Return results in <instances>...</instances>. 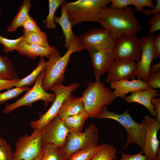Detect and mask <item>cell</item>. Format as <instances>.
Returning <instances> with one entry per match:
<instances>
[{
	"mask_svg": "<svg viewBox=\"0 0 160 160\" xmlns=\"http://www.w3.org/2000/svg\"><path fill=\"white\" fill-rule=\"evenodd\" d=\"M114 39L125 35H135L141 29L140 23L132 8L119 10L110 6L103 10L99 22Z\"/></svg>",
	"mask_w": 160,
	"mask_h": 160,
	"instance_id": "1",
	"label": "cell"
},
{
	"mask_svg": "<svg viewBox=\"0 0 160 160\" xmlns=\"http://www.w3.org/2000/svg\"><path fill=\"white\" fill-rule=\"evenodd\" d=\"M84 49L79 36L75 35L65 54L61 56L58 51L52 54L47 62L42 86L46 91L52 85L62 83L64 80L65 71L71 59V55Z\"/></svg>",
	"mask_w": 160,
	"mask_h": 160,
	"instance_id": "2",
	"label": "cell"
},
{
	"mask_svg": "<svg viewBox=\"0 0 160 160\" xmlns=\"http://www.w3.org/2000/svg\"><path fill=\"white\" fill-rule=\"evenodd\" d=\"M89 118L96 117L116 98L113 91L100 81L89 83L81 96Z\"/></svg>",
	"mask_w": 160,
	"mask_h": 160,
	"instance_id": "3",
	"label": "cell"
},
{
	"mask_svg": "<svg viewBox=\"0 0 160 160\" xmlns=\"http://www.w3.org/2000/svg\"><path fill=\"white\" fill-rule=\"evenodd\" d=\"M110 0H78L64 3L72 26L82 22L99 23L103 9Z\"/></svg>",
	"mask_w": 160,
	"mask_h": 160,
	"instance_id": "4",
	"label": "cell"
},
{
	"mask_svg": "<svg viewBox=\"0 0 160 160\" xmlns=\"http://www.w3.org/2000/svg\"><path fill=\"white\" fill-rule=\"evenodd\" d=\"M129 111L126 110L120 114L109 111L108 107L104 108L97 115L98 119H108L120 123L125 129L127 134L126 143L123 150L132 143L138 145L142 149L145 143L146 129L143 122H137L134 120Z\"/></svg>",
	"mask_w": 160,
	"mask_h": 160,
	"instance_id": "5",
	"label": "cell"
},
{
	"mask_svg": "<svg viewBox=\"0 0 160 160\" xmlns=\"http://www.w3.org/2000/svg\"><path fill=\"white\" fill-rule=\"evenodd\" d=\"M81 85L79 83L73 82L68 86L63 85L62 83L52 85L49 90L54 92L55 96L52 105L45 113L41 115L38 120L30 122L31 127L33 129H42L57 116L65 100Z\"/></svg>",
	"mask_w": 160,
	"mask_h": 160,
	"instance_id": "6",
	"label": "cell"
},
{
	"mask_svg": "<svg viewBox=\"0 0 160 160\" xmlns=\"http://www.w3.org/2000/svg\"><path fill=\"white\" fill-rule=\"evenodd\" d=\"M42 134V129H35L30 136L25 134L20 137L15 144L12 160H34L41 155Z\"/></svg>",
	"mask_w": 160,
	"mask_h": 160,
	"instance_id": "7",
	"label": "cell"
},
{
	"mask_svg": "<svg viewBox=\"0 0 160 160\" xmlns=\"http://www.w3.org/2000/svg\"><path fill=\"white\" fill-rule=\"evenodd\" d=\"M99 133L94 123H91L83 132L70 131L64 145L61 148L68 159L76 152L92 145H98Z\"/></svg>",
	"mask_w": 160,
	"mask_h": 160,
	"instance_id": "8",
	"label": "cell"
},
{
	"mask_svg": "<svg viewBox=\"0 0 160 160\" xmlns=\"http://www.w3.org/2000/svg\"><path fill=\"white\" fill-rule=\"evenodd\" d=\"M45 70L37 78L33 87L28 90L23 96L15 102L6 105L3 110L4 114L9 113L17 108L22 106H32L34 102L42 100L45 107H48L50 102H53L55 95L47 92L42 86V81L45 75Z\"/></svg>",
	"mask_w": 160,
	"mask_h": 160,
	"instance_id": "9",
	"label": "cell"
},
{
	"mask_svg": "<svg viewBox=\"0 0 160 160\" xmlns=\"http://www.w3.org/2000/svg\"><path fill=\"white\" fill-rule=\"evenodd\" d=\"M114 60H126L138 62L141 57V40L136 35H125L115 41L113 49Z\"/></svg>",
	"mask_w": 160,
	"mask_h": 160,
	"instance_id": "10",
	"label": "cell"
},
{
	"mask_svg": "<svg viewBox=\"0 0 160 160\" xmlns=\"http://www.w3.org/2000/svg\"><path fill=\"white\" fill-rule=\"evenodd\" d=\"M146 129L144 147L143 153L149 160H160L159 141L157 138V132L160 128V123L156 118L145 115L142 121Z\"/></svg>",
	"mask_w": 160,
	"mask_h": 160,
	"instance_id": "11",
	"label": "cell"
},
{
	"mask_svg": "<svg viewBox=\"0 0 160 160\" xmlns=\"http://www.w3.org/2000/svg\"><path fill=\"white\" fill-rule=\"evenodd\" d=\"M84 49L92 48L113 49L115 41L110 33L103 28H94L79 36Z\"/></svg>",
	"mask_w": 160,
	"mask_h": 160,
	"instance_id": "12",
	"label": "cell"
},
{
	"mask_svg": "<svg viewBox=\"0 0 160 160\" xmlns=\"http://www.w3.org/2000/svg\"><path fill=\"white\" fill-rule=\"evenodd\" d=\"M43 146L51 145L61 148L64 145L69 130L57 115L42 129Z\"/></svg>",
	"mask_w": 160,
	"mask_h": 160,
	"instance_id": "13",
	"label": "cell"
},
{
	"mask_svg": "<svg viewBox=\"0 0 160 160\" xmlns=\"http://www.w3.org/2000/svg\"><path fill=\"white\" fill-rule=\"evenodd\" d=\"M155 37L153 34L143 36L140 39L142 51L140 58L136 63V77L145 82L150 74V68L153 60L155 58L153 47Z\"/></svg>",
	"mask_w": 160,
	"mask_h": 160,
	"instance_id": "14",
	"label": "cell"
},
{
	"mask_svg": "<svg viewBox=\"0 0 160 160\" xmlns=\"http://www.w3.org/2000/svg\"><path fill=\"white\" fill-rule=\"evenodd\" d=\"M89 52L96 81H100L101 76L111 67L114 61L113 49L90 48Z\"/></svg>",
	"mask_w": 160,
	"mask_h": 160,
	"instance_id": "15",
	"label": "cell"
},
{
	"mask_svg": "<svg viewBox=\"0 0 160 160\" xmlns=\"http://www.w3.org/2000/svg\"><path fill=\"white\" fill-rule=\"evenodd\" d=\"M136 63L126 60H114L108 71L106 83L122 80L135 79Z\"/></svg>",
	"mask_w": 160,
	"mask_h": 160,
	"instance_id": "16",
	"label": "cell"
},
{
	"mask_svg": "<svg viewBox=\"0 0 160 160\" xmlns=\"http://www.w3.org/2000/svg\"><path fill=\"white\" fill-rule=\"evenodd\" d=\"M109 83L110 87L114 89L113 92L115 97H120L124 99L127 96L126 95L129 93L150 88L145 82L139 79L122 80Z\"/></svg>",
	"mask_w": 160,
	"mask_h": 160,
	"instance_id": "17",
	"label": "cell"
},
{
	"mask_svg": "<svg viewBox=\"0 0 160 160\" xmlns=\"http://www.w3.org/2000/svg\"><path fill=\"white\" fill-rule=\"evenodd\" d=\"M159 90L150 87L149 88L137 91L131 93V95L127 96L124 99V101L128 103H136L145 107L151 115L156 117V114L154 107L151 101L153 98L160 96Z\"/></svg>",
	"mask_w": 160,
	"mask_h": 160,
	"instance_id": "18",
	"label": "cell"
},
{
	"mask_svg": "<svg viewBox=\"0 0 160 160\" xmlns=\"http://www.w3.org/2000/svg\"><path fill=\"white\" fill-rule=\"evenodd\" d=\"M16 50L22 55L32 59H35L39 56L49 58L52 54L58 51L53 46L49 48H45L23 41L20 43Z\"/></svg>",
	"mask_w": 160,
	"mask_h": 160,
	"instance_id": "19",
	"label": "cell"
},
{
	"mask_svg": "<svg viewBox=\"0 0 160 160\" xmlns=\"http://www.w3.org/2000/svg\"><path fill=\"white\" fill-rule=\"evenodd\" d=\"M81 96L76 97L71 93L64 101L58 116L60 117L71 116L84 111Z\"/></svg>",
	"mask_w": 160,
	"mask_h": 160,
	"instance_id": "20",
	"label": "cell"
},
{
	"mask_svg": "<svg viewBox=\"0 0 160 160\" xmlns=\"http://www.w3.org/2000/svg\"><path fill=\"white\" fill-rule=\"evenodd\" d=\"M61 14L60 17L55 16L54 22L61 26L65 38L64 47L68 49L74 38L75 35L72 28V24L70 21L64 4L61 5Z\"/></svg>",
	"mask_w": 160,
	"mask_h": 160,
	"instance_id": "21",
	"label": "cell"
},
{
	"mask_svg": "<svg viewBox=\"0 0 160 160\" xmlns=\"http://www.w3.org/2000/svg\"><path fill=\"white\" fill-rule=\"evenodd\" d=\"M89 118L84 111L74 115L60 118L70 131L81 132L85 121Z\"/></svg>",
	"mask_w": 160,
	"mask_h": 160,
	"instance_id": "22",
	"label": "cell"
},
{
	"mask_svg": "<svg viewBox=\"0 0 160 160\" xmlns=\"http://www.w3.org/2000/svg\"><path fill=\"white\" fill-rule=\"evenodd\" d=\"M31 7L29 0H24L22 3L19 9L14 17L10 25L8 27L7 30L9 32L16 31L19 27L22 26L25 20L29 14V12Z\"/></svg>",
	"mask_w": 160,
	"mask_h": 160,
	"instance_id": "23",
	"label": "cell"
},
{
	"mask_svg": "<svg viewBox=\"0 0 160 160\" xmlns=\"http://www.w3.org/2000/svg\"><path fill=\"white\" fill-rule=\"evenodd\" d=\"M47 62L43 57H41L36 67L28 75L20 79L15 85L16 87L30 86L35 82L41 73L46 68Z\"/></svg>",
	"mask_w": 160,
	"mask_h": 160,
	"instance_id": "24",
	"label": "cell"
},
{
	"mask_svg": "<svg viewBox=\"0 0 160 160\" xmlns=\"http://www.w3.org/2000/svg\"><path fill=\"white\" fill-rule=\"evenodd\" d=\"M117 150L113 145L103 143L99 147L91 160H117Z\"/></svg>",
	"mask_w": 160,
	"mask_h": 160,
	"instance_id": "25",
	"label": "cell"
},
{
	"mask_svg": "<svg viewBox=\"0 0 160 160\" xmlns=\"http://www.w3.org/2000/svg\"><path fill=\"white\" fill-rule=\"evenodd\" d=\"M18 78L9 58L0 55V79L10 80Z\"/></svg>",
	"mask_w": 160,
	"mask_h": 160,
	"instance_id": "26",
	"label": "cell"
},
{
	"mask_svg": "<svg viewBox=\"0 0 160 160\" xmlns=\"http://www.w3.org/2000/svg\"><path fill=\"white\" fill-rule=\"evenodd\" d=\"M40 160H68L61 148L51 145L43 146Z\"/></svg>",
	"mask_w": 160,
	"mask_h": 160,
	"instance_id": "27",
	"label": "cell"
},
{
	"mask_svg": "<svg viewBox=\"0 0 160 160\" xmlns=\"http://www.w3.org/2000/svg\"><path fill=\"white\" fill-rule=\"evenodd\" d=\"M23 41L27 43L38 45L45 48H49L51 46L47 40V36H44L36 33L26 31L23 29Z\"/></svg>",
	"mask_w": 160,
	"mask_h": 160,
	"instance_id": "28",
	"label": "cell"
},
{
	"mask_svg": "<svg viewBox=\"0 0 160 160\" xmlns=\"http://www.w3.org/2000/svg\"><path fill=\"white\" fill-rule=\"evenodd\" d=\"M65 0H49V12L45 20L46 28L49 29L57 27L54 21L55 14L57 8L65 3Z\"/></svg>",
	"mask_w": 160,
	"mask_h": 160,
	"instance_id": "29",
	"label": "cell"
},
{
	"mask_svg": "<svg viewBox=\"0 0 160 160\" xmlns=\"http://www.w3.org/2000/svg\"><path fill=\"white\" fill-rule=\"evenodd\" d=\"M99 146L92 145L79 150L72 155L68 160H91Z\"/></svg>",
	"mask_w": 160,
	"mask_h": 160,
	"instance_id": "30",
	"label": "cell"
},
{
	"mask_svg": "<svg viewBox=\"0 0 160 160\" xmlns=\"http://www.w3.org/2000/svg\"><path fill=\"white\" fill-rule=\"evenodd\" d=\"M30 88L27 86L9 89L4 92L0 93V104L6 101L17 97L22 92L28 91Z\"/></svg>",
	"mask_w": 160,
	"mask_h": 160,
	"instance_id": "31",
	"label": "cell"
},
{
	"mask_svg": "<svg viewBox=\"0 0 160 160\" xmlns=\"http://www.w3.org/2000/svg\"><path fill=\"white\" fill-rule=\"evenodd\" d=\"M23 40V36L17 39H12L5 38L0 35V43L4 46L3 50L5 53L12 52L16 50Z\"/></svg>",
	"mask_w": 160,
	"mask_h": 160,
	"instance_id": "32",
	"label": "cell"
},
{
	"mask_svg": "<svg viewBox=\"0 0 160 160\" xmlns=\"http://www.w3.org/2000/svg\"><path fill=\"white\" fill-rule=\"evenodd\" d=\"M22 26L23 27V29L26 31L33 32L43 36H47L46 33L41 30L36 22L29 15H28Z\"/></svg>",
	"mask_w": 160,
	"mask_h": 160,
	"instance_id": "33",
	"label": "cell"
},
{
	"mask_svg": "<svg viewBox=\"0 0 160 160\" xmlns=\"http://www.w3.org/2000/svg\"><path fill=\"white\" fill-rule=\"evenodd\" d=\"M148 25H151L148 32V35L153 34L155 32L160 30V12L155 13L150 18Z\"/></svg>",
	"mask_w": 160,
	"mask_h": 160,
	"instance_id": "34",
	"label": "cell"
},
{
	"mask_svg": "<svg viewBox=\"0 0 160 160\" xmlns=\"http://www.w3.org/2000/svg\"><path fill=\"white\" fill-rule=\"evenodd\" d=\"M145 82L150 87L156 89L160 88V71L150 73Z\"/></svg>",
	"mask_w": 160,
	"mask_h": 160,
	"instance_id": "35",
	"label": "cell"
},
{
	"mask_svg": "<svg viewBox=\"0 0 160 160\" xmlns=\"http://www.w3.org/2000/svg\"><path fill=\"white\" fill-rule=\"evenodd\" d=\"M13 153L10 145H0V160H12Z\"/></svg>",
	"mask_w": 160,
	"mask_h": 160,
	"instance_id": "36",
	"label": "cell"
},
{
	"mask_svg": "<svg viewBox=\"0 0 160 160\" xmlns=\"http://www.w3.org/2000/svg\"><path fill=\"white\" fill-rule=\"evenodd\" d=\"M137 11L143 12V7H148L153 9L155 6L151 0H132Z\"/></svg>",
	"mask_w": 160,
	"mask_h": 160,
	"instance_id": "37",
	"label": "cell"
},
{
	"mask_svg": "<svg viewBox=\"0 0 160 160\" xmlns=\"http://www.w3.org/2000/svg\"><path fill=\"white\" fill-rule=\"evenodd\" d=\"M111 7L119 10H123L133 5L132 0H111Z\"/></svg>",
	"mask_w": 160,
	"mask_h": 160,
	"instance_id": "38",
	"label": "cell"
},
{
	"mask_svg": "<svg viewBox=\"0 0 160 160\" xmlns=\"http://www.w3.org/2000/svg\"><path fill=\"white\" fill-rule=\"evenodd\" d=\"M142 154V151L133 155L122 153L121 158L118 160H149L145 155Z\"/></svg>",
	"mask_w": 160,
	"mask_h": 160,
	"instance_id": "39",
	"label": "cell"
},
{
	"mask_svg": "<svg viewBox=\"0 0 160 160\" xmlns=\"http://www.w3.org/2000/svg\"><path fill=\"white\" fill-rule=\"evenodd\" d=\"M20 79L6 80L0 79V92L3 90L11 89L15 87Z\"/></svg>",
	"mask_w": 160,
	"mask_h": 160,
	"instance_id": "40",
	"label": "cell"
},
{
	"mask_svg": "<svg viewBox=\"0 0 160 160\" xmlns=\"http://www.w3.org/2000/svg\"><path fill=\"white\" fill-rule=\"evenodd\" d=\"M151 102L154 107V109L156 114V120L159 123H160V98H153Z\"/></svg>",
	"mask_w": 160,
	"mask_h": 160,
	"instance_id": "41",
	"label": "cell"
},
{
	"mask_svg": "<svg viewBox=\"0 0 160 160\" xmlns=\"http://www.w3.org/2000/svg\"><path fill=\"white\" fill-rule=\"evenodd\" d=\"M153 47L155 53V58L160 57V34L155 37L153 42Z\"/></svg>",
	"mask_w": 160,
	"mask_h": 160,
	"instance_id": "42",
	"label": "cell"
},
{
	"mask_svg": "<svg viewBox=\"0 0 160 160\" xmlns=\"http://www.w3.org/2000/svg\"><path fill=\"white\" fill-rule=\"evenodd\" d=\"M160 12V0H157L154 8L151 10H144L143 14L146 16L153 15L156 13Z\"/></svg>",
	"mask_w": 160,
	"mask_h": 160,
	"instance_id": "43",
	"label": "cell"
},
{
	"mask_svg": "<svg viewBox=\"0 0 160 160\" xmlns=\"http://www.w3.org/2000/svg\"><path fill=\"white\" fill-rule=\"evenodd\" d=\"M160 62L151 65L150 68V73H153L160 71Z\"/></svg>",
	"mask_w": 160,
	"mask_h": 160,
	"instance_id": "44",
	"label": "cell"
},
{
	"mask_svg": "<svg viewBox=\"0 0 160 160\" xmlns=\"http://www.w3.org/2000/svg\"><path fill=\"white\" fill-rule=\"evenodd\" d=\"M7 143L6 141L3 138L0 137V145H4Z\"/></svg>",
	"mask_w": 160,
	"mask_h": 160,
	"instance_id": "45",
	"label": "cell"
},
{
	"mask_svg": "<svg viewBox=\"0 0 160 160\" xmlns=\"http://www.w3.org/2000/svg\"><path fill=\"white\" fill-rule=\"evenodd\" d=\"M41 154L40 155V156H39V157H37L36 158L35 160H40V158L41 156Z\"/></svg>",
	"mask_w": 160,
	"mask_h": 160,
	"instance_id": "46",
	"label": "cell"
},
{
	"mask_svg": "<svg viewBox=\"0 0 160 160\" xmlns=\"http://www.w3.org/2000/svg\"><path fill=\"white\" fill-rule=\"evenodd\" d=\"M2 12V10L1 8H0V15H1V13Z\"/></svg>",
	"mask_w": 160,
	"mask_h": 160,
	"instance_id": "47",
	"label": "cell"
}]
</instances>
